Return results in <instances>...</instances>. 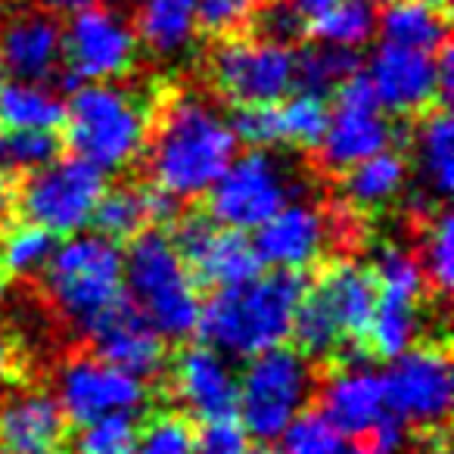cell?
I'll return each mask as SVG.
<instances>
[{"instance_id":"7c38bea8","label":"cell","mask_w":454,"mask_h":454,"mask_svg":"<svg viewBox=\"0 0 454 454\" xmlns=\"http://www.w3.org/2000/svg\"><path fill=\"white\" fill-rule=\"evenodd\" d=\"M392 140H395L392 119L373 100L364 75H355L336 90L327 128H324V137L315 150L321 168L342 175L352 165L364 162L383 150H392Z\"/></svg>"},{"instance_id":"836d02e7","label":"cell","mask_w":454,"mask_h":454,"mask_svg":"<svg viewBox=\"0 0 454 454\" xmlns=\"http://www.w3.org/2000/svg\"><path fill=\"white\" fill-rule=\"evenodd\" d=\"M371 274L373 284H377V293H392V296L411 299H423V293H427V278H423L417 253H411L402 243H380L373 249Z\"/></svg>"},{"instance_id":"603a6c76","label":"cell","mask_w":454,"mask_h":454,"mask_svg":"<svg viewBox=\"0 0 454 454\" xmlns=\"http://www.w3.org/2000/svg\"><path fill=\"white\" fill-rule=\"evenodd\" d=\"M137 47L159 63H181L193 53L200 38L196 0H137L134 13Z\"/></svg>"},{"instance_id":"f6af8a7d","label":"cell","mask_w":454,"mask_h":454,"mask_svg":"<svg viewBox=\"0 0 454 454\" xmlns=\"http://www.w3.org/2000/svg\"><path fill=\"white\" fill-rule=\"evenodd\" d=\"M88 4H94V0H35V7L53 16H72L82 7H88Z\"/></svg>"},{"instance_id":"f907efd6","label":"cell","mask_w":454,"mask_h":454,"mask_svg":"<svg viewBox=\"0 0 454 454\" xmlns=\"http://www.w3.org/2000/svg\"><path fill=\"white\" fill-rule=\"evenodd\" d=\"M427 4H433V7H439V10L448 7V0H427Z\"/></svg>"},{"instance_id":"4fadbf2b","label":"cell","mask_w":454,"mask_h":454,"mask_svg":"<svg viewBox=\"0 0 454 454\" xmlns=\"http://www.w3.org/2000/svg\"><path fill=\"white\" fill-rule=\"evenodd\" d=\"M57 398L66 423H90L106 414H137L146 404V383L97 355H72L57 371Z\"/></svg>"},{"instance_id":"c3c4849f","label":"cell","mask_w":454,"mask_h":454,"mask_svg":"<svg viewBox=\"0 0 454 454\" xmlns=\"http://www.w3.org/2000/svg\"><path fill=\"white\" fill-rule=\"evenodd\" d=\"M247 454H280V448L271 445V442H255V445H249Z\"/></svg>"},{"instance_id":"f5cc1de1","label":"cell","mask_w":454,"mask_h":454,"mask_svg":"<svg viewBox=\"0 0 454 454\" xmlns=\"http://www.w3.org/2000/svg\"><path fill=\"white\" fill-rule=\"evenodd\" d=\"M4 82H7V72H4V66H0V88H4Z\"/></svg>"},{"instance_id":"4dcf8cb0","label":"cell","mask_w":454,"mask_h":454,"mask_svg":"<svg viewBox=\"0 0 454 454\" xmlns=\"http://www.w3.org/2000/svg\"><path fill=\"white\" fill-rule=\"evenodd\" d=\"M361 75V57L358 51L330 44H309L296 51V88L311 90V94L327 97L330 90H340L348 78Z\"/></svg>"},{"instance_id":"11a10c76","label":"cell","mask_w":454,"mask_h":454,"mask_svg":"<svg viewBox=\"0 0 454 454\" xmlns=\"http://www.w3.org/2000/svg\"><path fill=\"white\" fill-rule=\"evenodd\" d=\"M0 208H4V190H0Z\"/></svg>"},{"instance_id":"5b68a950","label":"cell","mask_w":454,"mask_h":454,"mask_svg":"<svg viewBox=\"0 0 454 454\" xmlns=\"http://www.w3.org/2000/svg\"><path fill=\"white\" fill-rule=\"evenodd\" d=\"M41 278L47 302L78 333H88L113 305L125 299L121 249L97 231H78L57 240Z\"/></svg>"},{"instance_id":"b9f144b4","label":"cell","mask_w":454,"mask_h":454,"mask_svg":"<svg viewBox=\"0 0 454 454\" xmlns=\"http://www.w3.org/2000/svg\"><path fill=\"white\" fill-rule=\"evenodd\" d=\"M255 16H259L262 38H268V41L293 47V41H299L305 35V16L293 7L290 0H274L262 13L255 10Z\"/></svg>"},{"instance_id":"3957f363","label":"cell","mask_w":454,"mask_h":454,"mask_svg":"<svg viewBox=\"0 0 454 454\" xmlns=\"http://www.w3.org/2000/svg\"><path fill=\"white\" fill-rule=\"evenodd\" d=\"M63 128L72 153L109 175L137 165L150 140L153 113L137 88L119 82L78 84L66 100Z\"/></svg>"},{"instance_id":"277c9868","label":"cell","mask_w":454,"mask_h":454,"mask_svg":"<svg viewBox=\"0 0 454 454\" xmlns=\"http://www.w3.org/2000/svg\"><path fill=\"white\" fill-rule=\"evenodd\" d=\"M125 299L165 336L187 340L200 327L202 293L200 280L181 259L168 234L140 231L121 253Z\"/></svg>"},{"instance_id":"816d5d0a","label":"cell","mask_w":454,"mask_h":454,"mask_svg":"<svg viewBox=\"0 0 454 454\" xmlns=\"http://www.w3.org/2000/svg\"><path fill=\"white\" fill-rule=\"evenodd\" d=\"M106 4H113V7H121V4H137V0H106Z\"/></svg>"},{"instance_id":"db71d44e","label":"cell","mask_w":454,"mask_h":454,"mask_svg":"<svg viewBox=\"0 0 454 454\" xmlns=\"http://www.w3.org/2000/svg\"><path fill=\"white\" fill-rule=\"evenodd\" d=\"M7 4H10V0H0V20H4V10H7Z\"/></svg>"},{"instance_id":"ee69618b","label":"cell","mask_w":454,"mask_h":454,"mask_svg":"<svg viewBox=\"0 0 454 454\" xmlns=\"http://www.w3.org/2000/svg\"><path fill=\"white\" fill-rule=\"evenodd\" d=\"M4 309H7V284L0 280V383L13 371V342H10L7 327H4Z\"/></svg>"},{"instance_id":"d6986e66","label":"cell","mask_w":454,"mask_h":454,"mask_svg":"<svg viewBox=\"0 0 454 454\" xmlns=\"http://www.w3.org/2000/svg\"><path fill=\"white\" fill-rule=\"evenodd\" d=\"M0 66L16 82H51L63 69L59 16L28 7L0 20Z\"/></svg>"},{"instance_id":"4316f807","label":"cell","mask_w":454,"mask_h":454,"mask_svg":"<svg viewBox=\"0 0 454 454\" xmlns=\"http://www.w3.org/2000/svg\"><path fill=\"white\" fill-rule=\"evenodd\" d=\"M66 100L47 82H4L0 128L4 131H51L63 128Z\"/></svg>"},{"instance_id":"e575fe53","label":"cell","mask_w":454,"mask_h":454,"mask_svg":"<svg viewBox=\"0 0 454 454\" xmlns=\"http://www.w3.org/2000/svg\"><path fill=\"white\" fill-rule=\"evenodd\" d=\"M423 268L427 284H433L439 293H448L454 284V224L448 212H435L423 227L420 255H417Z\"/></svg>"},{"instance_id":"d6a6232c","label":"cell","mask_w":454,"mask_h":454,"mask_svg":"<svg viewBox=\"0 0 454 454\" xmlns=\"http://www.w3.org/2000/svg\"><path fill=\"white\" fill-rule=\"evenodd\" d=\"M150 221L146 215V196L144 187H131V184H119V187H106L94 208L90 224L97 227V234L109 237V240H131L144 231Z\"/></svg>"},{"instance_id":"ba28073f","label":"cell","mask_w":454,"mask_h":454,"mask_svg":"<svg viewBox=\"0 0 454 454\" xmlns=\"http://www.w3.org/2000/svg\"><path fill=\"white\" fill-rule=\"evenodd\" d=\"M106 187V175L90 162L57 156L41 168L26 171L16 190V208L28 224L44 227L53 237H69L90 224Z\"/></svg>"},{"instance_id":"e0dca14e","label":"cell","mask_w":454,"mask_h":454,"mask_svg":"<svg viewBox=\"0 0 454 454\" xmlns=\"http://www.w3.org/2000/svg\"><path fill=\"white\" fill-rule=\"evenodd\" d=\"M94 355L137 380H153L168 364V340L128 299L106 311L88 330Z\"/></svg>"},{"instance_id":"60d3db41","label":"cell","mask_w":454,"mask_h":454,"mask_svg":"<svg viewBox=\"0 0 454 454\" xmlns=\"http://www.w3.org/2000/svg\"><path fill=\"white\" fill-rule=\"evenodd\" d=\"M10 156L16 171H35L59 156V137L51 131H10Z\"/></svg>"},{"instance_id":"f546056e","label":"cell","mask_w":454,"mask_h":454,"mask_svg":"<svg viewBox=\"0 0 454 454\" xmlns=\"http://www.w3.org/2000/svg\"><path fill=\"white\" fill-rule=\"evenodd\" d=\"M377 20L380 10L373 0H336L311 20V35L321 44L361 51L377 35Z\"/></svg>"},{"instance_id":"2e32d148","label":"cell","mask_w":454,"mask_h":454,"mask_svg":"<svg viewBox=\"0 0 454 454\" xmlns=\"http://www.w3.org/2000/svg\"><path fill=\"white\" fill-rule=\"evenodd\" d=\"M364 82L386 115H414L439 100L435 53L380 41L371 53Z\"/></svg>"},{"instance_id":"681fc988","label":"cell","mask_w":454,"mask_h":454,"mask_svg":"<svg viewBox=\"0 0 454 454\" xmlns=\"http://www.w3.org/2000/svg\"><path fill=\"white\" fill-rule=\"evenodd\" d=\"M340 454H377V451H373L371 445H346Z\"/></svg>"},{"instance_id":"7a4b0ae2","label":"cell","mask_w":454,"mask_h":454,"mask_svg":"<svg viewBox=\"0 0 454 454\" xmlns=\"http://www.w3.org/2000/svg\"><path fill=\"white\" fill-rule=\"evenodd\" d=\"M305 286L302 274L271 271L240 286L215 290L202 299L196 333L231 361H249L268 348L286 346Z\"/></svg>"},{"instance_id":"9a60e30c","label":"cell","mask_w":454,"mask_h":454,"mask_svg":"<svg viewBox=\"0 0 454 454\" xmlns=\"http://www.w3.org/2000/svg\"><path fill=\"white\" fill-rule=\"evenodd\" d=\"M330 240H333L330 215L317 202L299 200V196L286 202L278 215H271L253 237L262 265L293 274H302L305 268L321 262Z\"/></svg>"},{"instance_id":"52a82bcc","label":"cell","mask_w":454,"mask_h":454,"mask_svg":"<svg viewBox=\"0 0 454 454\" xmlns=\"http://www.w3.org/2000/svg\"><path fill=\"white\" fill-rule=\"evenodd\" d=\"M296 171L274 156L271 150L237 153L234 162L221 171L208 190V218L221 227L255 234L271 215H278L290 200H296Z\"/></svg>"},{"instance_id":"ac0fdd59","label":"cell","mask_w":454,"mask_h":454,"mask_svg":"<svg viewBox=\"0 0 454 454\" xmlns=\"http://www.w3.org/2000/svg\"><path fill=\"white\" fill-rule=\"evenodd\" d=\"M171 392L177 404L200 423L237 417V371L231 358L206 342L187 346L175 358Z\"/></svg>"},{"instance_id":"7402d4cb","label":"cell","mask_w":454,"mask_h":454,"mask_svg":"<svg viewBox=\"0 0 454 454\" xmlns=\"http://www.w3.org/2000/svg\"><path fill=\"white\" fill-rule=\"evenodd\" d=\"M66 439V417L53 392L22 389L0 402V454H53Z\"/></svg>"},{"instance_id":"bcb514c9","label":"cell","mask_w":454,"mask_h":454,"mask_svg":"<svg viewBox=\"0 0 454 454\" xmlns=\"http://www.w3.org/2000/svg\"><path fill=\"white\" fill-rule=\"evenodd\" d=\"M290 4L305 16V20H315L317 13H324L327 7H333L336 0H290Z\"/></svg>"},{"instance_id":"cb8c5ba5","label":"cell","mask_w":454,"mask_h":454,"mask_svg":"<svg viewBox=\"0 0 454 454\" xmlns=\"http://www.w3.org/2000/svg\"><path fill=\"white\" fill-rule=\"evenodd\" d=\"M414 171L423 196L448 200L454 190V125L448 109H433L414 131Z\"/></svg>"},{"instance_id":"8fae6325","label":"cell","mask_w":454,"mask_h":454,"mask_svg":"<svg viewBox=\"0 0 454 454\" xmlns=\"http://www.w3.org/2000/svg\"><path fill=\"white\" fill-rule=\"evenodd\" d=\"M386 411L404 427L435 429L448 420L454 398L451 358L439 346H414L389 361L383 373Z\"/></svg>"},{"instance_id":"f35d334b","label":"cell","mask_w":454,"mask_h":454,"mask_svg":"<svg viewBox=\"0 0 454 454\" xmlns=\"http://www.w3.org/2000/svg\"><path fill=\"white\" fill-rule=\"evenodd\" d=\"M259 0H196V22L200 32L212 38H231L240 35L255 20Z\"/></svg>"},{"instance_id":"d4e9b609","label":"cell","mask_w":454,"mask_h":454,"mask_svg":"<svg viewBox=\"0 0 454 454\" xmlns=\"http://www.w3.org/2000/svg\"><path fill=\"white\" fill-rule=\"evenodd\" d=\"M408 177L411 168L402 153L383 150L342 171V196L358 212H380L402 200L408 190Z\"/></svg>"},{"instance_id":"74e56055","label":"cell","mask_w":454,"mask_h":454,"mask_svg":"<svg viewBox=\"0 0 454 454\" xmlns=\"http://www.w3.org/2000/svg\"><path fill=\"white\" fill-rule=\"evenodd\" d=\"M193 429L181 414H156L137 429L131 454H190Z\"/></svg>"},{"instance_id":"ffe728a7","label":"cell","mask_w":454,"mask_h":454,"mask_svg":"<svg viewBox=\"0 0 454 454\" xmlns=\"http://www.w3.org/2000/svg\"><path fill=\"white\" fill-rule=\"evenodd\" d=\"M317 411L346 439H367L371 429L389 414L380 371L355 358L342 361L321 383V408Z\"/></svg>"},{"instance_id":"9c48e42d","label":"cell","mask_w":454,"mask_h":454,"mask_svg":"<svg viewBox=\"0 0 454 454\" xmlns=\"http://www.w3.org/2000/svg\"><path fill=\"white\" fill-rule=\"evenodd\" d=\"M212 88L243 106H271L296 90V51L262 35H231L208 57Z\"/></svg>"},{"instance_id":"83f0119b","label":"cell","mask_w":454,"mask_h":454,"mask_svg":"<svg viewBox=\"0 0 454 454\" xmlns=\"http://www.w3.org/2000/svg\"><path fill=\"white\" fill-rule=\"evenodd\" d=\"M423 299L411 296H392V293H377V305H373L371 324H367V348L377 358L392 361L402 352L417 346L423 333Z\"/></svg>"},{"instance_id":"30bf717a","label":"cell","mask_w":454,"mask_h":454,"mask_svg":"<svg viewBox=\"0 0 454 454\" xmlns=\"http://www.w3.org/2000/svg\"><path fill=\"white\" fill-rule=\"evenodd\" d=\"M137 53L131 20L113 4H88L63 28V66L72 84L119 82L137 66Z\"/></svg>"},{"instance_id":"6da1fadb","label":"cell","mask_w":454,"mask_h":454,"mask_svg":"<svg viewBox=\"0 0 454 454\" xmlns=\"http://www.w3.org/2000/svg\"><path fill=\"white\" fill-rule=\"evenodd\" d=\"M237 150L231 115L200 90H177L159 106L144 156L153 187L187 202L212 190Z\"/></svg>"},{"instance_id":"d590c367","label":"cell","mask_w":454,"mask_h":454,"mask_svg":"<svg viewBox=\"0 0 454 454\" xmlns=\"http://www.w3.org/2000/svg\"><path fill=\"white\" fill-rule=\"evenodd\" d=\"M280 454H340L346 448V435L321 414V411H299L286 429L278 435Z\"/></svg>"},{"instance_id":"7bdbcfd3","label":"cell","mask_w":454,"mask_h":454,"mask_svg":"<svg viewBox=\"0 0 454 454\" xmlns=\"http://www.w3.org/2000/svg\"><path fill=\"white\" fill-rule=\"evenodd\" d=\"M367 439H371V448L377 454H398L404 448V442H408V427H404L402 420H395L392 414H386L383 420L371 429Z\"/></svg>"},{"instance_id":"1f68e13d","label":"cell","mask_w":454,"mask_h":454,"mask_svg":"<svg viewBox=\"0 0 454 454\" xmlns=\"http://www.w3.org/2000/svg\"><path fill=\"white\" fill-rule=\"evenodd\" d=\"M53 247L57 237L51 231L20 221L0 234V271L7 278H35L47 268Z\"/></svg>"},{"instance_id":"5bb4252c","label":"cell","mask_w":454,"mask_h":454,"mask_svg":"<svg viewBox=\"0 0 454 454\" xmlns=\"http://www.w3.org/2000/svg\"><path fill=\"white\" fill-rule=\"evenodd\" d=\"M171 243L187 262L193 278L215 290L240 286L262 274V259L249 234L221 227L206 212L184 215L175 224Z\"/></svg>"},{"instance_id":"7dc6e473","label":"cell","mask_w":454,"mask_h":454,"mask_svg":"<svg viewBox=\"0 0 454 454\" xmlns=\"http://www.w3.org/2000/svg\"><path fill=\"white\" fill-rule=\"evenodd\" d=\"M13 175V156H10V131L0 128V177Z\"/></svg>"},{"instance_id":"8d00e7d4","label":"cell","mask_w":454,"mask_h":454,"mask_svg":"<svg viewBox=\"0 0 454 454\" xmlns=\"http://www.w3.org/2000/svg\"><path fill=\"white\" fill-rule=\"evenodd\" d=\"M137 414H106L78 427V454H131L137 442Z\"/></svg>"},{"instance_id":"9f6ffc18","label":"cell","mask_w":454,"mask_h":454,"mask_svg":"<svg viewBox=\"0 0 454 454\" xmlns=\"http://www.w3.org/2000/svg\"><path fill=\"white\" fill-rule=\"evenodd\" d=\"M53 454H59V451H53Z\"/></svg>"},{"instance_id":"44dd1931","label":"cell","mask_w":454,"mask_h":454,"mask_svg":"<svg viewBox=\"0 0 454 454\" xmlns=\"http://www.w3.org/2000/svg\"><path fill=\"white\" fill-rule=\"evenodd\" d=\"M305 293L333 321L346 346L355 340H364L373 305H377V284H373L371 268L355 259H340L324 268L315 286H305Z\"/></svg>"},{"instance_id":"ab89813d","label":"cell","mask_w":454,"mask_h":454,"mask_svg":"<svg viewBox=\"0 0 454 454\" xmlns=\"http://www.w3.org/2000/svg\"><path fill=\"white\" fill-rule=\"evenodd\" d=\"M249 433L240 427V420L224 417V420H206L193 433L190 454H247L249 451Z\"/></svg>"},{"instance_id":"f1b7e54d","label":"cell","mask_w":454,"mask_h":454,"mask_svg":"<svg viewBox=\"0 0 454 454\" xmlns=\"http://www.w3.org/2000/svg\"><path fill=\"white\" fill-rule=\"evenodd\" d=\"M274 128H278V146H296V150H315L327 128L330 103L327 97L296 90L284 100L271 103Z\"/></svg>"},{"instance_id":"8992f818","label":"cell","mask_w":454,"mask_h":454,"mask_svg":"<svg viewBox=\"0 0 454 454\" xmlns=\"http://www.w3.org/2000/svg\"><path fill=\"white\" fill-rule=\"evenodd\" d=\"M315 367L299 348L278 346L247 361L237 377V417L255 442H274L286 423L309 408Z\"/></svg>"},{"instance_id":"484cf974","label":"cell","mask_w":454,"mask_h":454,"mask_svg":"<svg viewBox=\"0 0 454 454\" xmlns=\"http://www.w3.org/2000/svg\"><path fill=\"white\" fill-rule=\"evenodd\" d=\"M377 32L386 44L423 53H439L448 44L445 13L427 0H389V7L377 20Z\"/></svg>"}]
</instances>
